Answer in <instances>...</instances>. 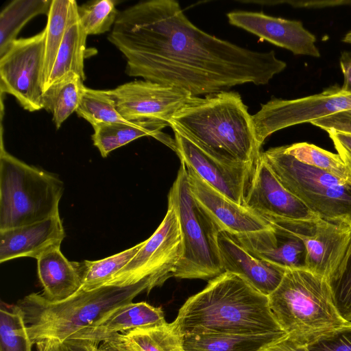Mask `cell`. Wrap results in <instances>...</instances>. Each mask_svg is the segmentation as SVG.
Listing matches in <instances>:
<instances>
[{
  "label": "cell",
  "instance_id": "obj_1",
  "mask_svg": "<svg viewBox=\"0 0 351 351\" xmlns=\"http://www.w3.org/2000/svg\"><path fill=\"white\" fill-rule=\"evenodd\" d=\"M132 77L205 96L243 84L264 85L287 66L193 25L175 0L141 1L119 12L108 37Z\"/></svg>",
  "mask_w": 351,
  "mask_h": 351
},
{
  "label": "cell",
  "instance_id": "obj_2",
  "mask_svg": "<svg viewBox=\"0 0 351 351\" xmlns=\"http://www.w3.org/2000/svg\"><path fill=\"white\" fill-rule=\"evenodd\" d=\"M183 337L285 332L263 295L241 276L225 271L180 308L172 322Z\"/></svg>",
  "mask_w": 351,
  "mask_h": 351
},
{
  "label": "cell",
  "instance_id": "obj_3",
  "mask_svg": "<svg viewBox=\"0 0 351 351\" xmlns=\"http://www.w3.org/2000/svg\"><path fill=\"white\" fill-rule=\"evenodd\" d=\"M169 126L223 164L256 165L260 159L261 147L252 115L237 92L192 97L173 116Z\"/></svg>",
  "mask_w": 351,
  "mask_h": 351
},
{
  "label": "cell",
  "instance_id": "obj_4",
  "mask_svg": "<svg viewBox=\"0 0 351 351\" xmlns=\"http://www.w3.org/2000/svg\"><path fill=\"white\" fill-rule=\"evenodd\" d=\"M152 289L148 280L128 286H104L90 291L79 290L56 302L47 300L41 293H32L16 304L23 312L29 337L36 344L49 339L62 341L70 338Z\"/></svg>",
  "mask_w": 351,
  "mask_h": 351
},
{
  "label": "cell",
  "instance_id": "obj_5",
  "mask_svg": "<svg viewBox=\"0 0 351 351\" xmlns=\"http://www.w3.org/2000/svg\"><path fill=\"white\" fill-rule=\"evenodd\" d=\"M268 298L281 328L300 344L351 324L337 310L328 280L306 269H287Z\"/></svg>",
  "mask_w": 351,
  "mask_h": 351
},
{
  "label": "cell",
  "instance_id": "obj_6",
  "mask_svg": "<svg viewBox=\"0 0 351 351\" xmlns=\"http://www.w3.org/2000/svg\"><path fill=\"white\" fill-rule=\"evenodd\" d=\"M64 191L55 174L0 152V231L29 225L59 214Z\"/></svg>",
  "mask_w": 351,
  "mask_h": 351
},
{
  "label": "cell",
  "instance_id": "obj_7",
  "mask_svg": "<svg viewBox=\"0 0 351 351\" xmlns=\"http://www.w3.org/2000/svg\"><path fill=\"white\" fill-rule=\"evenodd\" d=\"M168 206L176 213L182 239V255L174 277L210 280L223 273L218 245L222 229L193 195L183 162L169 191Z\"/></svg>",
  "mask_w": 351,
  "mask_h": 351
},
{
  "label": "cell",
  "instance_id": "obj_8",
  "mask_svg": "<svg viewBox=\"0 0 351 351\" xmlns=\"http://www.w3.org/2000/svg\"><path fill=\"white\" fill-rule=\"evenodd\" d=\"M261 158L281 184L317 216L351 219V183L298 161L284 146L261 152Z\"/></svg>",
  "mask_w": 351,
  "mask_h": 351
},
{
  "label": "cell",
  "instance_id": "obj_9",
  "mask_svg": "<svg viewBox=\"0 0 351 351\" xmlns=\"http://www.w3.org/2000/svg\"><path fill=\"white\" fill-rule=\"evenodd\" d=\"M266 219L302 241L305 269L325 278L330 284L339 277L351 253V219Z\"/></svg>",
  "mask_w": 351,
  "mask_h": 351
},
{
  "label": "cell",
  "instance_id": "obj_10",
  "mask_svg": "<svg viewBox=\"0 0 351 351\" xmlns=\"http://www.w3.org/2000/svg\"><path fill=\"white\" fill-rule=\"evenodd\" d=\"M180 223L174 208L167 212L134 258L105 286H128L143 280L160 287L174 274L182 255Z\"/></svg>",
  "mask_w": 351,
  "mask_h": 351
},
{
  "label": "cell",
  "instance_id": "obj_11",
  "mask_svg": "<svg viewBox=\"0 0 351 351\" xmlns=\"http://www.w3.org/2000/svg\"><path fill=\"white\" fill-rule=\"evenodd\" d=\"M351 110V94L332 85L319 93L293 99H273L252 115L258 143L280 130L311 123Z\"/></svg>",
  "mask_w": 351,
  "mask_h": 351
},
{
  "label": "cell",
  "instance_id": "obj_12",
  "mask_svg": "<svg viewBox=\"0 0 351 351\" xmlns=\"http://www.w3.org/2000/svg\"><path fill=\"white\" fill-rule=\"evenodd\" d=\"M45 29L38 34L14 40L0 57L1 93L13 95L29 112L43 109V70Z\"/></svg>",
  "mask_w": 351,
  "mask_h": 351
},
{
  "label": "cell",
  "instance_id": "obj_13",
  "mask_svg": "<svg viewBox=\"0 0 351 351\" xmlns=\"http://www.w3.org/2000/svg\"><path fill=\"white\" fill-rule=\"evenodd\" d=\"M110 90L125 120H158L169 125L173 116L193 97L176 88L145 80L128 82Z\"/></svg>",
  "mask_w": 351,
  "mask_h": 351
},
{
  "label": "cell",
  "instance_id": "obj_14",
  "mask_svg": "<svg viewBox=\"0 0 351 351\" xmlns=\"http://www.w3.org/2000/svg\"><path fill=\"white\" fill-rule=\"evenodd\" d=\"M176 154L209 185L234 202L245 199L256 165L229 166L211 158L176 129Z\"/></svg>",
  "mask_w": 351,
  "mask_h": 351
},
{
  "label": "cell",
  "instance_id": "obj_15",
  "mask_svg": "<svg viewBox=\"0 0 351 351\" xmlns=\"http://www.w3.org/2000/svg\"><path fill=\"white\" fill-rule=\"evenodd\" d=\"M245 206L264 218L306 221L319 218L281 184L261 157L246 193Z\"/></svg>",
  "mask_w": 351,
  "mask_h": 351
},
{
  "label": "cell",
  "instance_id": "obj_16",
  "mask_svg": "<svg viewBox=\"0 0 351 351\" xmlns=\"http://www.w3.org/2000/svg\"><path fill=\"white\" fill-rule=\"evenodd\" d=\"M230 24L257 36L261 40L285 48L295 55L320 56L316 37L300 21L285 19L263 12L233 11L227 14Z\"/></svg>",
  "mask_w": 351,
  "mask_h": 351
},
{
  "label": "cell",
  "instance_id": "obj_17",
  "mask_svg": "<svg viewBox=\"0 0 351 351\" xmlns=\"http://www.w3.org/2000/svg\"><path fill=\"white\" fill-rule=\"evenodd\" d=\"M186 167L193 195L214 218L222 230L231 234H241L271 227L263 217L221 194L191 167Z\"/></svg>",
  "mask_w": 351,
  "mask_h": 351
},
{
  "label": "cell",
  "instance_id": "obj_18",
  "mask_svg": "<svg viewBox=\"0 0 351 351\" xmlns=\"http://www.w3.org/2000/svg\"><path fill=\"white\" fill-rule=\"evenodd\" d=\"M66 234L60 214L41 221L0 231V263L20 257L36 260L60 247Z\"/></svg>",
  "mask_w": 351,
  "mask_h": 351
},
{
  "label": "cell",
  "instance_id": "obj_19",
  "mask_svg": "<svg viewBox=\"0 0 351 351\" xmlns=\"http://www.w3.org/2000/svg\"><path fill=\"white\" fill-rule=\"evenodd\" d=\"M218 245L224 272L241 276L265 295L276 290L287 270L254 256L228 232H219Z\"/></svg>",
  "mask_w": 351,
  "mask_h": 351
},
{
  "label": "cell",
  "instance_id": "obj_20",
  "mask_svg": "<svg viewBox=\"0 0 351 351\" xmlns=\"http://www.w3.org/2000/svg\"><path fill=\"white\" fill-rule=\"evenodd\" d=\"M271 226L257 232L230 234L260 259L286 269H305L306 250L302 241L282 228Z\"/></svg>",
  "mask_w": 351,
  "mask_h": 351
},
{
  "label": "cell",
  "instance_id": "obj_21",
  "mask_svg": "<svg viewBox=\"0 0 351 351\" xmlns=\"http://www.w3.org/2000/svg\"><path fill=\"white\" fill-rule=\"evenodd\" d=\"M166 323L162 309L145 302H129L112 310L95 324L70 338L86 339L99 344L134 329Z\"/></svg>",
  "mask_w": 351,
  "mask_h": 351
},
{
  "label": "cell",
  "instance_id": "obj_22",
  "mask_svg": "<svg viewBox=\"0 0 351 351\" xmlns=\"http://www.w3.org/2000/svg\"><path fill=\"white\" fill-rule=\"evenodd\" d=\"M37 272L43 288L42 295L53 302L66 300L82 287V262L69 261L60 247L52 249L37 259Z\"/></svg>",
  "mask_w": 351,
  "mask_h": 351
},
{
  "label": "cell",
  "instance_id": "obj_23",
  "mask_svg": "<svg viewBox=\"0 0 351 351\" xmlns=\"http://www.w3.org/2000/svg\"><path fill=\"white\" fill-rule=\"evenodd\" d=\"M166 126L169 125L165 122L152 119L100 123L93 126L92 140L104 158L112 151L147 136L156 138L176 152L175 139L162 132Z\"/></svg>",
  "mask_w": 351,
  "mask_h": 351
},
{
  "label": "cell",
  "instance_id": "obj_24",
  "mask_svg": "<svg viewBox=\"0 0 351 351\" xmlns=\"http://www.w3.org/2000/svg\"><path fill=\"white\" fill-rule=\"evenodd\" d=\"M87 36L79 20L78 5L76 2L72 9L53 69L43 90L70 72L75 73L83 80H85L84 60Z\"/></svg>",
  "mask_w": 351,
  "mask_h": 351
},
{
  "label": "cell",
  "instance_id": "obj_25",
  "mask_svg": "<svg viewBox=\"0 0 351 351\" xmlns=\"http://www.w3.org/2000/svg\"><path fill=\"white\" fill-rule=\"evenodd\" d=\"M287 336L285 332L256 335L183 336L185 351H262Z\"/></svg>",
  "mask_w": 351,
  "mask_h": 351
},
{
  "label": "cell",
  "instance_id": "obj_26",
  "mask_svg": "<svg viewBox=\"0 0 351 351\" xmlns=\"http://www.w3.org/2000/svg\"><path fill=\"white\" fill-rule=\"evenodd\" d=\"M77 74L70 72L50 84L43 92V108L52 114L57 129L76 111L85 86Z\"/></svg>",
  "mask_w": 351,
  "mask_h": 351
},
{
  "label": "cell",
  "instance_id": "obj_27",
  "mask_svg": "<svg viewBox=\"0 0 351 351\" xmlns=\"http://www.w3.org/2000/svg\"><path fill=\"white\" fill-rule=\"evenodd\" d=\"M51 1L14 0L0 14V57L3 56L23 26L39 14H48Z\"/></svg>",
  "mask_w": 351,
  "mask_h": 351
},
{
  "label": "cell",
  "instance_id": "obj_28",
  "mask_svg": "<svg viewBox=\"0 0 351 351\" xmlns=\"http://www.w3.org/2000/svg\"><path fill=\"white\" fill-rule=\"evenodd\" d=\"M74 0H52L47 14L45 37L43 70V90L45 88L53 69L58 50L63 40Z\"/></svg>",
  "mask_w": 351,
  "mask_h": 351
},
{
  "label": "cell",
  "instance_id": "obj_29",
  "mask_svg": "<svg viewBox=\"0 0 351 351\" xmlns=\"http://www.w3.org/2000/svg\"><path fill=\"white\" fill-rule=\"evenodd\" d=\"M119 337L134 351H185L183 337L172 323L134 329Z\"/></svg>",
  "mask_w": 351,
  "mask_h": 351
},
{
  "label": "cell",
  "instance_id": "obj_30",
  "mask_svg": "<svg viewBox=\"0 0 351 351\" xmlns=\"http://www.w3.org/2000/svg\"><path fill=\"white\" fill-rule=\"evenodd\" d=\"M144 242L104 259L82 262L83 280L80 290L90 291L106 285L134 258Z\"/></svg>",
  "mask_w": 351,
  "mask_h": 351
},
{
  "label": "cell",
  "instance_id": "obj_31",
  "mask_svg": "<svg viewBox=\"0 0 351 351\" xmlns=\"http://www.w3.org/2000/svg\"><path fill=\"white\" fill-rule=\"evenodd\" d=\"M33 344L20 307L1 302L0 351H32Z\"/></svg>",
  "mask_w": 351,
  "mask_h": 351
},
{
  "label": "cell",
  "instance_id": "obj_32",
  "mask_svg": "<svg viewBox=\"0 0 351 351\" xmlns=\"http://www.w3.org/2000/svg\"><path fill=\"white\" fill-rule=\"evenodd\" d=\"M75 112L92 126L128 121L119 112L110 90H94L86 87Z\"/></svg>",
  "mask_w": 351,
  "mask_h": 351
},
{
  "label": "cell",
  "instance_id": "obj_33",
  "mask_svg": "<svg viewBox=\"0 0 351 351\" xmlns=\"http://www.w3.org/2000/svg\"><path fill=\"white\" fill-rule=\"evenodd\" d=\"M285 152L298 161L351 183V176L338 154H334L306 142L284 146Z\"/></svg>",
  "mask_w": 351,
  "mask_h": 351
},
{
  "label": "cell",
  "instance_id": "obj_34",
  "mask_svg": "<svg viewBox=\"0 0 351 351\" xmlns=\"http://www.w3.org/2000/svg\"><path fill=\"white\" fill-rule=\"evenodd\" d=\"M116 1L101 0L78 5L80 24L87 35H97L108 32L119 14Z\"/></svg>",
  "mask_w": 351,
  "mask_h": 351
},
{
  "label": "cell",
  "instance_id": "obj_35",
  "mask_svg": "<svg viewBox=\"0 0 351 351\" xmlns=\"http://www.w3.org/2000/svg\"><path fill=\"white\" fill-rule=\"evenodd\" d=\"M306 346L309 351H351V324L326 332Z\"/></svg>",
  "mask_w": 351,
  "mask_h": 351
},
{
  "label": "cell",
  "instance_id": "obj_36",
  "mask_svg": "<svg viewBox=\"0 0 351 351\" xmlns=\"http://www.w3.org/2000/svg\"><path fill=\"white\" fill-rule=\"evenodd\" d=\"M330 285L337 310L351 322V253L339 277Z\"/></svg>",
  "mask_w": 351,
  "mask_h": 351
},
{
  "label": "cell",
  "instance_id": "obj_37",
  "mask_svg": "<svg viewBox=\"0 0 351 351\" xmlns=\"http://www.w3.org/2000/svg\"><path fill=\"white\" fill-rule=\"evenodd\" d=\"M37 351H97L99 343L82 339H46L36 343Z\"/></svg>",
  "mask_w": 351,
  "mask_h": 351
},
{
  "label": "cell",
  "instance_id": "obj_38",
  "mask_svg": "<svg viewBox=\"0 0 351 351\" xmlns=\"http://www.w3.org/2000/svg\"><path fill=\"white\" fill-rule=\"evenodd\" d=\"M311 123L325 131L333 130L351 135V119L341 112L319 119Z\"/></svg>",
  "mask_w": 351,
  "mask_h": 351
},
{
  "label": "cell",
  "instance_id": "obj_39",
  "mask_svg": "<svg viewBox=\"0 0 351 351\" xmlns=\"http://www.w3.org/2000/svg\"><path fill=\"white\" fill-rule=\"evenodd\" d=\"M339 64L343 75L341 90L351 94V51H343L339 58Z\"/></svg>",
  "mask_w": 351,
  "mask_h": 351
},
{
  "label": "cell",
  "instance_id": "obj_40",
  "mask_svg": "<svg viewBox=\"0 0 351 351\" xmlns=\"http://www.w3.org/2000/svg\"><path fill=\"white\" fill-rule=\"evenodd\" d=\"M262 351H309L305 345L300 344L288 336L271 344Z\"/></svg>",
  "mask_w": 351,
  "mask_h": 351
},
{
  "label": "cell",
  "instance_id": "obj_41",
  "mask_svg": "<svg viewBox=\"0 0 351 351\" xmlns=\"http://www.w3.org/2000/svg\"><path fill=\"white\" fill-rule=\"evenodd\" d=\"M97 351H134L123 340L119 334L99 345Z\"/></svg>",
  "mask_w": 351,
  "mask_h": 351
},
{
  "label": "cell",
  "instance_id": "obj_42",
  "mask_svg": "<svg viewBox=\"0 0 351 351\" xmlns=\"http://www.w3.org/2000/svg\"><path fill=\"white\" fill-rule=\"evenodd\" d=\"M342 41L351 45V31L348 32L343 38Z\"/></svg>",
  "mask_w": 351,
  "mask_h": 351
},
{
  "label": "cell",
  "instance_id": "obj_43",
  "mask_svg": "<svg viewBox=\"0 0 351 351\" xmlns=\"http://www.w3.org/2000/svg\"><path fill=\"white\" fill-rule=\"evenodd\" d=\"M341 113L343 114L344 115L351 119V110L346 112H342Z\"/></svg>",
  "mask_w": 351,
  "mask_h": 351
}]
</instances>
